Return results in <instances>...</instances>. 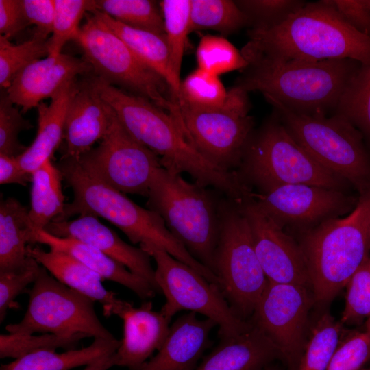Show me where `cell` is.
<instances>
[{"mask_svg":"<svg viewBox=\"0 0 370 370\" xmlns=\"http://www.w3.org/2000/svg\"><path fill=\"white\" fill-rule=\"evenodd\" d=\"M358 32L370 37V0H326Z\"/></svg>","mask_w":370,"mask_h":370,"instance_id":"7dc6e473","label":"cell"},{"mask_svg":"<svg viewBox=\"0 0 370 370\" xmlns=\"http://www.w3.org/2000/svg\"><path fill=\"white\" fill-rule=\"evenodd\" d=\"M336 109V114L351 123L370 143V66L357 69Z\"/></svg>","mask_w":370,"mask_h":370,"instance_id":"836d02e7","label":"cell"},{"mask_svg":"<svg viewBox=\"0 0 370 370\" xmlns=\"http://www.w3.org/2000/svg\"><path fill=\"white\" fill-rule=\"evenodd\" d=\"M330 313L317 320L306 343L298 370H326L341 342L343 326Z\"/></svg>","mask_w":370,"mask_h":370,"instance_id":"e575fe53","label":"cell"},{"mask_svg":"<svg viewBox=\"0 0 370 370\" xmlns=\"http://www.w3.org/2000/svg\"><path fill=\"white\" fill-rule=\"evenodd\" d=\"M235 201L247 219L255 251L267 280L311 288L306 261L297 240L249 196Z\"/></svg>","mask_w":370,"mask_h":370,"instance_id":"e0dca14e","label":"cell"},{"mask_svg":"<svg viewBox=\"0 0 370 370\" xmlns=\"http://www.w3.org/2000/svg\"><path fill=\"white\" fill-rule=\"evenodd\" d=\"M84 338V334L73 336H61L53 334L0 335V358H18L28 354L45 349L56 350L62 348L74 349L78 343Z\"/></svg>","mask_w":370,"mask_h":370,"instance_id":"f35d334b","label":"cell"},{"mask_svg":"<svg viewBox=\"0 0 370 370\" xmlns=\"http://www.w3.org/2000/svg\"><path fill=\"white\" fill-rule=\"evenodd\" d=\"M86 19L73 40L82 49L93 74L148 99L169 113L183 130L179 106L166 81L95 14L88 12Z\"/></svg>","mask_w":370,"mask_h":370,"instance_id":"9c48e42d","label":"cell"},{"mask_svg":"<svg viewBox=\"0 0 370 370\" xmlns=\"http://www.w3.org/2000/svg\"><path fill=\"white\" fill-rule=\"evenodd\" d=\"M350 59L282 64H249L236 86L247 92L259 91L293 111L325 114L336 107L349 81L357 71Z\"/></svg>","mask_w":370,"mask_h":370,"instance_id":"8992f818","label":"cell"},{"mask_svg":"<svg viewBox=\"0 0 370 370\" xmlns=\"http://www.w3.org/2000/svg\"><path fill=\"white\" fill-rule=\"evenodd\" d=\"M28 294L27 308L22 320L5 326L9 334L40 332L116 338L99 319L94 300L63 284L43 267Z\"/></svg>","mask_w":370,"mask_h":370,"instance_id":"7c38bea8","label":"cell"},{"mask_svg":"<svg viewBox=\"0 0 370 370\" xmlns=\"http://www.w3.org/2000/svg\"><path fill=\"white\" fill-rule=\"evenodd\" d=\"M277 359L283 360L278 347L253 324L236 337L221 339L195 370H264Z\"/></svg>","mask_w":370,"mask_h":370,"instance_id":"cb8c5ba5","label":"cell"},{"mask_svg":"<svg viewBox=\"0 0 370 370\" xmlns=\"http://www.w3.org/2000/svg\"><path fill=\"white\" fill-rule=\"evenodd\" d=\"M34 231L29 210L17 199L8 197L0 203V273H18L27 269L34 258L27 247Z\"/></svg>","mask_w":370,"mask_h":370,"instance_id":"4316f807","label":"cell"},{"mask_svg":"<svg viewBox=\"0 0 370 370\" xmlns=\"http://www.w3.org/2000/svg\"><path fill=\"white\" fill-rule=\"evenodd\" d=\"M196 56L199 69L217 76L246 69L249 65L242 53L221 36H203L198 45Z\"/></svg>","mask_w":370,"mask_h":370,"instance_id":"8d00e7d4","label":"cell"},{"mask_svg":"<svg viewBox=\"0 0 370 370\" xmlns=\"http://www.w3.org/2000/svg\"><path fill=\"white\" fill-rule=\"evenodd\" d=\"M129 27L164 35L160 4L150 0H93V10Z\"/></svg>","mask_w":370,"mask_h":370,"instance_id":"4dcf8cb0","label":"cell"},{"mask_svg":"<svg viewBox=\"0 0 370 370\" xmlns=\"http://www.w3.org/2000/svg\"><path fill=\"white\" fill-rule=\"evenodd\" d=\"M369 370H370V369H369Z\"/></svg>","mask_w":370,"mask_h":370,"instance_id":"f5cc1de1","label":"cell"},{"mask_svg":"<svg viewBox=\"0 0 370 370\" xmlns=\"http://www.w3.org/2000/svg\"><path fill=\"white\" fill-rule=\"evenodd\" d=\"M33 127L31 122L24 119L9 99L6 90L1 89L0 95V154L18 158L27 147L21 144L18 134L21 131Z\"/></svg>","mask_w":370,"mask_h":370,"instance_id":"b9f144b4","label":"cell"},{"mask_svg":"<svg viewBox=\"0 0 370 370\" xmlns=\"http://www.w3.org/2000/svg\"><path fill=\"white\" fill-rule=\"evenodd\" d=\"M249 197L284 230L296 235L349 214L359 198L347 191L307 184L283 185L264 193L251 190Z\"/></svg>","mask_w":370,"mask_h":370,"instance_id":"2e32d148","label":"cell"},{"mask_svg":"<svg viewBox=\"0 0 370 370\" xmlns=\"http://www.w3.org/2000/svg\"><path fill=\"white\" fill-rule=\"evenodd\" d=\"M212 190L162 166L152 177L147 206L162 217L194 258L214 273L223 197Z\"/></svg>","mask_w":370,"mask_h":370,"instance_id":"5b68a950","label":"cell"},{"mask_svg":"<svg viewBox=\"0 0 370 370\" xmlns=\"http://www.w3.org/2000/svg\"><path fill=\"white\" fill-rule=\"evenodd\" d=\"M21 0H0V33L8 38L28 25Z\"/></svg>","mask_w":370,"mask_h":370,"instance_id":"c3c4849f","label":"cell"},{"mask_svg":"<svg viewBox=\"0 0 370 370\" xmlns=\"http://www.w3.org/2000/svg\"><path fill=\"white\" fill-rule=\"evenodd\" d=\"M264 370H278V369H277L276 368L273 367H271V366L269 365V366L267 367Z\"/></svg>","mask_w":370,"mask_h":370,"instance_id":"816d5d0a","label":"cell"},{"mask_svg":"<svg viewBox=\"0 0 370 370\" xmlns=\"http://www.w3.org/2000/svg\"><path fill=\"white\" fill-rule=\"evenodd\" d=\"M190 0H163L159 3L169 51L170 70L179 90L183 55L190 32Z\"/></svg>","mask_w":370,"mask_h":370,"instance_id":"d6a6232c","label":"cell"},{"mask_svg":"<svg viewBox=\"0 0 370 370\" xmlns=\"http://www.w3.org/2000/svg\"><path fill=\"white\" fill-rule=\"evenodd\" d=\"M228 91L217 75L198 68L181 82L177 101L183 99L196 106L217 107L225 103Z\"/></svg>","mask_w":370,"mask_h":370,"instance_id":"ab89813d","label":"cell"},{"mask_svg":"<svg viewBox=\"0 0 370 370\" xmlns=\"http://www.w3.org/2000/svg\"><path fill=\"white\" fill-rule=\"evenodd\" d=\"M25 17L29 25H34L33 35L49 39L53 32L55 0H21Z\"/></svg>","mask_w":370,"mask_h":370,"instance_id":"bcb514c9","label":"cell"},{"mask_svg":"<svg viewBox=\"0 0 370 370\" xmlns=\"http://www.w3.org/2000/svg\"><path fill=\"white\" fill-rule=\"evenodd\" d=\"M44 230L58 237L73 238L95 247L147 281L157 293H160L149 254L123 241L114 231L101 223L98 217L79 215L73 220L51 221Z\"/></svg>","mask_w":370,"mask_h":370,"instance_id":"d6986e66","label":"cell"},{"mask_svg":"<svg viewBox=\"0 0 370 370\" xmlns=\"http://www.w3.org/2000/svg\"><path fill=\"white\" fill-rule=\"evenodd\" d=\"M189 312L171 325L169 334L157 354L139 370H195L210 345V334L217 323L200 319Z\"/></svg>","mask_w":370,"mask_h":370,"instance_id":"7402d4cb","label":"cell"},{"mask_svg":"<svg viewBox=\"0 0 370 370\" xmlns=\"http://www.w3.org/2000/svg\"><path fill=\"white\" fill-rule=\"evenodd\" d=\"M79 80H74L56 93L49 104L42 101L38 110V131L32 143L17 158L21 166L32 173L50 160L63 140L67 109Z\"/></svg>","mask_w":370,"mask_h":370,"instance_id":"484cf974","label":"cell"},{"mask_svg":"<svg viewBox=\"0 0 370 370\" xmlns=\"http://www.w3.org/2000/svg\"><path fill=\"white\" fill-rule=\"evenodd\" d=\"M61 171L50 160L32 173L29 216L35 230H45L65 207Z\"/></svg>","mask_w":370,"mask_h":370,"instance_id":"f546056e","label":"cell"},{"mask_svg":"<svg viewBox=\"0 0 370 370\" xmlns=\"http://www.w3.org/2000/svg\"><path fill=\"white\" fill-rule=\"evenodd\" d=\"M370 359V319L367 329L348 334L339 343L326 370H361Z\"/></svg>","mask_w":370,"mask_h":370,"instance_id":"7bdbcfd3","label":"cell"},{"mask_svg":"<svg viewBox=\"0 0 370 370\" xmlns=\"http://www.w3.org/2000/svg\"><path fill=\"white\" fill-rule=\"evenodd\" d=\"M116 352L112 354L106 355L97 360L92 363L86 366L83 370H108L111 367L116 365Z\"/></svg>","mask_w":370,"mask_h":370,"instance_id":"f907efd6","label":"cell"},{"mask_svg":"<svg viewBox=\"0 0 370 370\" xmlns=\"http://www.w3.org/2000/svg\"><path fill=\"white\" fill-rule=\"evenodd\" d=\"M247 16L253 28L269 27L284 20L305 3L295 0L235 1Z\"/></svg>","mask_w":370,"mask_h":370,"instance_id":"ee69618b","label":"cell"},{"mask_svg":"<svg viewBox=\"0 0 370 370\" xmlns=\"http://www.w3.org/2000/svg\"><path fill=\"white\" fill-rule=\"evenodd\" d=\"M314 304L309 287L268 281L252 314L251 323L278 347L290 370L299 369Z\"/></svg>","mask_w":370,"mask_h":370,"instance_id":"9a60e30c","label":"cell"},{"mask_svg":"<svg viewBox=\"0 0 370 370\" xmlns=\"http://www.w3.org/2000/svg\"><path fill=\"white\" fill-rule=\"evenodd\" d=\"M123 322V338L116 352V365L139 370L164 344L171 319L153 309L151 301L138 307L131 304L119 317Z\"/></svg>","mask_w":370,"mask_h":370,"instance_id":"44dd1931","label":"cell"},{"mask_svg":"<svg viewBox=\"0 0 370 370\" xmlns=\"http://www.w3.org/2000/svg\"><path fill=\"white\" fill-rule=\"evenodd\" d=\"M32 173L25 171L16 158L0 154V184L27 186L32 182Z\"/></svg>","mask_w":370,"mask_h":370,"instance_id":"681fc988","label":"cell"},{"mask_svg":"<svg viewBox=\"0 0 370 370\" xmlns=\"http://www.w3.org/2000/svg\"><path fill=\"white\" fill-rule=\"evenodd\" d=\"M214 273L234 313L243 320L252 316L268 280L256 254L247 219L238 203L227 197L221 201Z\"/></svg>","mask_w":370,"mask_h":370,"instance_id":"30bf717a","label":"cell"},{"mask_svg":"<svg viewBox=\"0 0 370 370\" xmlns=\"http://www.w3.org/2000/svg\"><path fill=\"white\" fill-rule=\"evenodd\" d=\"M41 265L34 259L25 270L18 273H0V322L3 321L8 310L16 297L36 280Z\"/></svg>","mask_w":370,"mask_h":370,"instance_id":"f6af8a7d","label":"cell"},{"mask_svg":"<svg viewBox=\"0 0 370 370\" xmlns=\"http://www.w3.org/2000/svg\"><path fill=\"white\" fill-rule=\"evenodd\" d=\"M346 287L341 323L356 324L370 318V257L353 274Z\"/></svg>","mask_w":370,"mask_h":370,"instance_id":"60d3db41","label":"cell"},{"mask_svg":"<svg viewBox=\"0 0 370 370\" xmlns=\"http://www.w3.org/2000/svg\"><path fill=\"white\" fill-rule=\"evenodd\" d=\"M140 247L156 262V282L166 298L160 310L166 317L172 319L184 310L201 314L217 323L221 339L236 337L251 328L252 323L234 313L219 286L164 249L154 245Z\"/></svg>","mask_w":370,"mask_h":370,"instance_id":"4fadbf2b","label":"cell"},{"mask_svg":"<svg viewBox=\"0 0 370 370\" xmlns=\"http://www.w3.org/2000/svg\"><path fill=\"white\" fill-rule=\"evenodd\" d=\"M241 53L249 64L350 59L370 66V37L326 0L305 3L280 23L252 28Z\"/></svg>","mask_w":370,"mask_h":370,"instance_id":"6da1fadb","label":"cell"},{"mask_svg":"<svg viewBox=\"0 0 370 370\" xmlns=\"http://www.w3.org/2000/svg\"><path fill=\"white\" fill-rule=\"evenodd\" d=\"M90 12L100 18L142 62L166 81L174 101L177 102L180 90L170 70L169 51L165 34H157L129 27L95 10Z\"/></svg>","mask_w":370,"mask_h":370,"instance_id":"83f0119b","label":"cell"},{"mask_svg":"<svg viewBox=\"0 0 370 370\" xmlns=\"http://www.w3.org/2000/svg\"><path fill=\"white\" fill-rule=\"evenodd\" d=\"M315 304H328L367 260L370 251V188L344 217L328 219L297 235Z\"/></svg>","mask_w":370,"mask_h":370,"instance_id":"277c9868","label":"cell"},{"mask_svg":"<svg viewBox=\"0 0 370 370\" xmlns=\"http://www.w3.org/2000/svg\"><path fill=\"white\" fill-rule=\"evenodd\" d=\"M114 115L95 88L90 75L79 80L67 109L62 157L77 159L90 151L104 137Z\"/></svg>","mask_w":370,"mask_h":370,"instance_id":"ffe728a7","label":"cell"},{"mask_svg":"<svg viewBox=\"0 0 370 370\" xmlns=\"http://www.w3.org/2000/svg\"><path fill=\"white\" fill-rule=\"evenodd\" d=\"M239 181L258 193L288 184L347 191L350 184L319 164L279 120L252 135L235 171Z\"/></svg>","mask_w":370,"mask_h":370,"instance_id":"52a82bcc","label":"cell"},{"mask_svg":"<svg viewBox=\"0 0 370 370\" xmlns=\"http://www.w3.org/2000/svg\"><path fill=\"white\" fill-rule=\"evenodd\" d=\"M90 79L127 131L160 158L162 167L176 173H186L196 183L214 188L231 199L247 195L249 188L235 172L223 171L207 160L166 111L148 99L128 93L99 77L92 75Z\"/></svg>","mask_w":370,"mask_h":370,"instance_id":"7a4b0ae2","label":"cell"},{"mask_svg":"<svg viewBox=\"0 0 370 370\" xmlns=\"http://www.w3.org/2000/svg\"><path fill=\"white\" fill-rule=\"evenodd\" d=\"M48 39L32 35L18 45L0 36V86L7 90L16 75L40 58L48 56Z\"/></svg>","mask_w":370,"mask_h":370,"instance_id":"d590c367","label":"cell"},{"mask_svg":"<svg viewBox=\"0 0 370 370\" xmlns=\"http://www.w3.org/2000/svg\"><path fill=\"white\" fill-rule=\"evenodd\" d=\"M121 340L94 338L88 346L79 349L56 353L45 349L34 352L1 365L0 370H70L87 366L101 357L114 354Z\"/></svg>","mask_w":370,"mask_h":370,"instance_id":"f1b7e54d","label":"cell"},{"mask_svg":"<svg viewBox=\"0 0 370 370\" xmlns=\"http://www.w3.org/2000/svg\"><path fill=\"white\" fill-rule=\"evenodd\" d=\"M30 243H40L49 249L63 251L100 275L103 280L116 282L133 291L143 300L153 297L157 291L145 280L134 274L125 266L104 253L71 237H58L44 230L33 232Z\"/></svg>","mask_w":370,"mask_h":370,"instance_id":"d4e9b609","label":"cell"},{"mask_svg":"<svg viewBox=\"0 0 370 370\" xmlns=\"http://www.w3.org/2000/svg\"><path fill=\"white\" fill-rule=\"evenodd\" d=\"M294 139L322 166L339 175L359 195L370 188V153L364 137L351 123L335 114H306L266 99Z\"/></svg>","mask_w":370,"mask_h":370,"instance_id":"ba28073f","label":"cell"},{"mask_svg":"<svg viewBox=\"0 0 370 370\" xmlns=\"http://www.w3.org/2000/svg\"><path fill=\"white\" fill-rule=\"evenodd\" d=\"M56 166L72 188L73 199L65 204L63 212L52 221L69 220L77 214L103 218L121 230L133 244L164 249L206 279H212L213 273L190 254L158 213L138 206L125 193L92 177L75 158L62 157Z\"/></svg>","mask_w":370,"mask_h":370,"instance_id":"3957f363","label":"cell"},{"mask_svg":"<svg viewBox=\"0 0 370 370\" xmlns=\"http://www.w3.org/2000/svg\"><path fill=\"white\" fill-rule=\"evenodd\" d=\"M190 1V32L209 29L226 35L250 24L249 18L235 1Z\"/></svg>","mask_w":370,"mask_h":370,"instance_id":"1f68e13d","label":"cell"},{"mask_svg":"<svg viewBox=\"0 0 370 370\" xmlns=\"http://www.w3.org/2000/svg\"><path fill=\"white\" fill-rule=\"evenodd\" d=\"M92 10V0H55L53 28L48 39V56H56L62 53L65 44L73 40L77 35L83 16Z\"/></svg>","mask_w":370,"mask_h":370,"instance_id":"74e56055","label":"cell"},{"mask_svg":"<svg viewBox=\"0 0 370 370\" xmlns=\"http://www.w3.org/2000/svg\"><path fill=\"white\" fill-rule=\"evenodd\" d=\"M77 160L90 175L111 187L145 197L154 172L162 167L160 158L136 140L116 114L100 144Z\"/></svg>","mask_w":370,"mask_h":370,"instance_id":"5bb4252c","label":"cell"},{"mask_svg":"<svg viewBox=\"0 0 370 370\" xmlns=\"http://www.w3.org/2000/svg\"><path fill=\"white\" fill-rule=\"evenodd\" d=\"M247 93L235 86L225 103L204 107L180 99L186 136L210 162L226 172H235L251 137L254 121L248 114Z\"/></svg>","mask_w":370,"mask_h":370,"instance_id":"8fae6325","label":"cell"},{"mask_svg":"<svg viewBox=\"0 0 370 370\" xmlns=\"http://www.w3.org/2000/svg\"><path fill=\"white\" fill-rule=\"evenodd\" d=\"M90 64L79 58L61 53L34 62L21 71L6 90L12 102L21 107L23 112L37 108L47 98H52L79 75L92 74Z\"/></svg>","mask_w":370,"mask_h":370,"instance_id":"ac0fdd59","label":"cell"},{"mask_svg":"<svg viewBox=\"0 0 370 370\" xmlns=\"http://www.w3.org/2000/svg\"><path fill=\"white\" fill-rule=\"evenodd\" d=\"M27 253L59 282L101 304L105 317H119L130 303L107 290L100 275L63 251H45L38 246L29 245Z\"/></svg>","mask_w":370,"mask_h":370,"instance_id":"603a6c76","label":"cell"}]
</instances>
